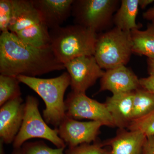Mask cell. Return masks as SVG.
I'll use <instances>...</instances> for the list:
<instances>
[{
    "label": "cell",
    "mask_w": 154,
    "mask_h": 154,
    "mask_svg": "<svg viewBox=\"0 0 154 154\" xmlns=\"http://www.w3.org/2000/svg\"><path fill=\"white\" fill-rule=\"evenodd\" d=\"M140 87V79L132 70L122 66L105 71L100 79L99 92L107 91L115 94L133 92Z\"/></svg>",
    "instance_id": "obj_12"
},
{
    "label": "cell",
    "mask_w": 154,
    "mask_h": 154,
    "mask_svg": "<svg viewBox=\"0 0 154 154\" xmlns=\"http://www.w3.org/2000/svg\"><path fill=\"white\" fill-rule=\"evenodd\" d=\"M17 77L20 83L28 86L43 99L45 105L43 119L47 124L57 128L66 116L64 96L70 86L68 73L65 72L59 76L51 79L24 75Z\"/></svg>",
    "instance_id": "obj_2"
},
{
    "label": "cell",
    "mask_w": 154,
    "mask_h": 154,
    "mask_svg": "<svg viewBox=\"0 0 154 154\" xmlns=\"http://www.w3.org/2000/svg\"><path fill=\"white\" fill-rule=\"evenodd\" d=\"M12 154H23V152H22V148H14Z\"/></svg>",
    "instance_id": "obj_29"
},
{
    "label": "cell",
    "mask_w": 154,
    "mask_h": 154,
    "mask_svg": "<svg viewBox=\"0 0 154 154\" xmlns=\"http://www.w3.org/2000/svg\"><path fill=\"white\" fill-rule=\"evenodd\" d=\"M132 54L131 31L114 27L98 34L94 56L103 69L126 66Z\"/></svg>",
    "instance_id": "obj_5"
},
{
    "label": "cell",
    "mask_w": 154,
    "mask_h": 154,
    "mask_svg": "<svg viewBox=\"0 0 154 154\" xmlns=\"http://www.w3.org/2000/svg\"><path fill=\"white\" fill-rule=\"evenodd\" d=\"M154 109V95L141 87L134 91L132 120L146 115Z\"/></svg>",
    "instance_id": "obj_18"
},
{
    "label": "cell",
    "mask_w": 154,
    "mask_h": 154,
    "mask_svg": "<svg viewBox=\"0 0 154 154\" xmlns=\"http://www.w3.org/2000/svg\"><path fill=\"white\" fill-rule=\"evenodd\" d=\"M3 144L4 143L3 142L0 140V154H5L3 147Z\"/></svg>",
    "instance_id": "obj_30"
},
{
    "label": "cell",
    "mask_w": 154,
    "mask_h": 154,
    "mask_svg": "<svg viewBox=\"0 0 154 154\" xmlns=\"http://www.w3.org/2000/svg\"><path fill=\"white\" fill-rule=\"evenodd\" d=\"M133 92L113 94L105 104L113 119L115 127L127 129L132 120Z\"/></svg>",
    "instance_id": "obj_15"
},
{
    "label": "cell",
    "mask_w": 154,
    "mask_h": 154,
    "mask_svg": "<svg viewBox=\"0 0 154 154\" xmlns=\"http://www.w3.org/2000/svg\"><path fill=\"white\" fill-rule=\"evenodd\" d=\"M25 104L24 119L13 142L14 148L21 147L26 141L34 138L49 141L57 148H65L66 144L59 136L58 128H51L42 117L38 110V99L28 95Z\"/></svg>",
    "instance_id": "obj_7"
},
{
    "label": "cell",
    "mask_w": 154,
    "mask_h": 154,
    "mask_svg": "<svg viewBox=\"0 0 154 154\" xmlns=\"http://www.w3.org/2000/svg\"><path fill=\"white\" fill-rule=\"evenodd\" d=\"M147 66L149 76H154V58H147Z\"/></svg>",
    "instance_id": "obj_26"
},
{
    "label": "cell",
    "mask_w": 154,
    "mask_h": 154,
    "mask_svg": "<svg viewBox=\"0 0 154 154\" xmlns=\"http://www.w3.org/2000/svg\"><path fill=\"white\" fill-rule=\"evenodd\" d=\"M64 65L70 78L72 91L76 93H86L105 72L94 55L79 57Z\"/></svg>",
    "instance_id": "obj_9"
},
{
    "label": "cell",
    "mask_w": 154,
    "mask_h": 154,
    "mask_svg": "<svg viewBox=\"0 0 154 154\" xmlns=\"http://www.w3.org/2000/svg\"><path fill=\"white\" fill-rule=\"evenodd\" d=\"M103 126L98 122H81L67 116L58 127L60 137L69 148L96 141Z\"/></svg>",
    "instance_id": "obj_10"
},
{
    "label": "cell",
    "mask_w": 154,
    "mask_h": 154,
    "mask_svg": "<svg viewBox=\"0 0 154 154\" xmlns=\"http://www.w3.org/2000/svg\"><path fill=\"white\" fill-rule=\"evenodd\" d=\"M12 11V0L0 1V30L2 33L9 31Z\"/></svg>",
    "instance_id": "obj_23"
},
{
    "label": "cell",
    "mask_w": 154,
    "mask_h": 154,
    "mask_svg": "<svg viewBox=\"0 0 154 154\" xmlns=\"http://www.w3.org/2000/svg\"><path fill=\"white\" fill-rule=\"evenodd\" d=\"M98 34L79 25L49 30L50 47L60 62L66 63L79 57L94 55Z\"/></svg>",
    "instance_id": "obj_3"
},
{
    "label": "cell",
    "mask_w": 154,
    "mask_h": 154,
    "mask_svg": "<svg viewBox=\"0 0 154 154\" xmlns=\"http://www.w3.org/2000/svg\"><path fill=\"white\" fill-rule=\"evenodd\" d=\"M17 77L0 75V106L21 97L20 83Z\"/></svg>",
    "instance_id": "obj_19"
},
{
    "label": "cell",
    "mask_w": 154,
    "mask_h": 154,
    "mask_svg": "<svg viewBox=\"0 0 154 154\" xmlns=\"http://www.w3.org/2000/svg\"><path fill=\"white\" fill-rule=\"evenodd\" d=\"M21 148L23 154H65V148H51L42 141L25 143Z\"/></svg>",
    "instance_id": "obj_21"
},
{
    "label": "cell",
    "mask_w": 154,
    "mask_h": 154,
    "mask_svg": "<svg viewBox=\"0 0 154 154\" xmlns=\"http://www.w3.org/2000/svg\"><path fill=\"white\" fill-rule=\"evenodd\" d=\"M50 46L42 48L24 42L11 32L0 36V73L36 77L65 69Z\"/></svg>",
    "instance_id": "obj_1"
},
{
    "label": "cell",
    "mask_w": 154,
    "mask_h": 154,
    "mask_svg": "<svg viewBox=\"0 0 154 154\" xmlns=\"http://www.w3.org/2000/svg\"><path fill=\"white\" fill-rule=\"evenodd\" d=\"M154 2V0H139V7L142 10H144L146 8Z\"/></svg>",
    "instance_id": "obj_28"
},
{
    "label": "cell",
    "mask_w": 154,
    "mask_h": 154,
    "mask_svg": "<svg viewBox=\"0 0 154 154\" xmlns=\"http://www.w3.org/2000/svg\"><path fill=\"white\" fill-rule=\"evenodd\" d=\"M102 142L96 140L93 144L85 143L73 148H69L65 154H107L108 150Z\"/></svg>",
    "instance_id": "obj_22"
},
{
    "label": "cell",
    "mask_w": 154,
    "mask_h": 154,
    "mask_svg": "<svg viewBox=\"0 0 154 154\" xmlns=\"http://www.w3.org/2000/svg\"><path fill=\"white\" fill-rule=\"evenodd\" d=\"M142 154H154V137L146 138Z\"/></svg>",
    "instance_id": "obj_25"
},
{
    "label": "cell",
    "mask_w": 154,
    "mask_h": 154,
    "mask_svg": "<svg viewBox=\"0 0 154 154\" xmlns=\"http://www.w3.org/2000/svg\"><path fill=\"white\" fill-rule=\"evenodd\" d=\"M146 139L139 131L119 129L115 137L102 143L110 148L107 154H142Z\"/></svg>",
    "instance_id": "obj_14"
},
{
    "label": "cell",
    "mask_w": 154,
    "mask_h": 154,
    "mask_svg": "<svg viewBox=\"0 0 154 154\" xmlns=\"http://www.w3.org/2000/svg\"><path fill=\"white\" fill-rule=\"evenodd\" d=\"M127 129L139 131L146 138L154 137V109L142 117L132 120Z\"/></svg>",
    "instance_id": "obj_20"
},
{
    "label": "cell",
    "mask_w": 154,
    "mask_h": 154,
    "mask_svg": "<svg viewBox=\"0 0 154 154\" xmlns=\"http://www.w3.org/2000/svg\"><path fill=\"white\" fill-rule=\"evenodd\" d=\"M152 23H154V19H153V20H152V21H151Z\"/></svg>",
    "instance_id": "obj_31"
},
{
    "label": "cell",
    "mask_w": 154,
    "mask_h": 154,
    "mask_svg": "<svg viewBox=\"0 0 154 154\" xmlns=\"http://www.w3.org/2000/svg\"><path fill=\"white\" fill-rule=\"evenodd\" d=\"M66 115L75 119H88L103 126L115 127L113 119L105 103L88 97L86 93L72 91L65 100Z\"/></svg>",
    "instance_id": "obj_8"
},
{
    "label": "cell",
    "mask_w": 154,
    "mask_h": 154,
    "mask_svg": "<svg viewBox=\"0 0 154 154\" xmlns=\"http://www.w3.org/2000/svg\"><path fill=\"white\" fill-rule=\"evenodd\" d=\"M120 2L118 0H74L72 16L75 24L97 34L110 30Z\"/></svg>",
    "instance_id": "obj_6"
},
{
    "label": "cell",
    "mask_w": 154,
    "mask_h": 154,
    "mask_svg": "<svg viewBox=\"0 0 154 154\" xmlns=\"http://www.w3.org/2000/svg\"><path fill=\"white\" fill-rule=\"evenodd\" d=\"M9 31L21 40L42 48L50 46L49 30L34 8L32 0H12Z\"/></svg>",
    "instance_id": "obj_4"
},
{
    "label": "cell",
    "mask_w": 154,
    "mask_h": 154,
    "mask_svg": "<svg viewBox=\"0 0 154 154\" xmlns=\"http://www.w3.org/2000/svg\"><path fill=\"white\" fill-rule=\"evenodd\" d=\"M143 17L146 20L152 21L154 19V6L144 12Z\"/></svg>",
    "instance_id": "obj_27"
},
{
    "label": "cell",
    "mask_w": 154,
    "mask_h": 154,
    "mask_svg": "<svg viewBox=\"0 0 154 154\" xmlns=\"http://www.w3.org/2000/svg\"><path fill=\"white\" fill-rule=\"evenodd\" d=\"M140 87L154 95V76H149L140 79Z\"/></svg>",
    "instance_id": "obj_24"
},
{
    "label": "cell",
    "mask_w": 154,
    "mask_h": 154,
    "mask_svg": "<svg viewBox=\"0 0 154 154\" xmlns=\"http://www.w3.org/2000/svg\"><path fill=\"white\" fill-rule=\"evenodd\" d=\"M133 54L154 58V23H149L144 30L131 31Z\"/></svg>",
    "instance_id": "obj_17"
},
{
    "label": "cell",
    "mask_w": 154,
    "mask_h": 154,
    "mask_svg": "<svg viewBox=\"0 0 154 154\" xmlns=\"http://www.w3.org/2000/svg\"><path fill=\"white\" fill-rule=\"evenodd\" d=\"M25 104L22 97L7 102L0 108V137L3 143H13L22 126Z\"/></svg>",
    "instance_id": "obj_11"
},
{
    "label": "cell",
    "mask_w": 154,
    "mask_h": 154,
    "mask_svg": "<svg viewBox=\"0 0 154 154\" xmlns=\"http://www.w3.org/2000/svg\"><path fill=\"white\" fill-rule=\"evenodd\" d=\"M32 2L49 30L61 27L72 16L74 0H32Z\"/></svg>",
    "instance_id": "obj_13"
},
{
    "label": "cell",
    "mask_w": 154,
    "mask_h": 154,
    "mask_svg": "<svg viewBox=\"0 0 154 154\" xmlns=\"http://www.w3.org/2000/svg\"><path fill=\"white\" fill-rule=\"evenodd\" d=\"M139 0H122L113 17L115 27L125 31L140 29L141 25L137 24Z\"/></svg>",
    "instance_id": "obj_16"
}]
</instances>
